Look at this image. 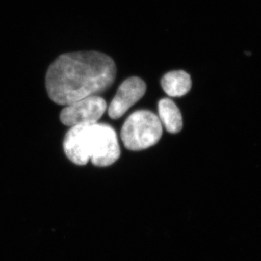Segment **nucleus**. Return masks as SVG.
<instances>
[{
  "label": "nucleus",
  "instance_id": "obj_3",
  "mask_svg": "<svg viewBox=\"0 0 261 261\" xmlns=\"http://www.w3.org/2000/svg\"><path fill=\"white\" fill-rule=\"evenodd\" d=\"M162 135V123L159 117L145 110L130 115L121 132L124 147L132 151L143 150L156 145Z\"/></svg>",
  "mask_w": 261,
  "mask_h": 261
},
{
  "label": "nucleus",
  "instance_id": "obj_2",
  "mask_svg": "<svg viewBox=\"0 0 261 261\" xmlns=\"http://www.w3.org/2000/svg\"><path fill=\"white\" fill-rule=\"evenodd\" d=\"M63 149L72 163L84 166L89 161L97 167H107L121 155L116 130L106 123H85L70 127Z\"/></svg>",
  "mask_w": 261,
  "mask_h": 261
},
{
  "label": "nucleus",
  "instance_id": "obj_1",
  "mask_svg": "<svg viewBox=\"0 0 261 261\" xmlns=\"http://www.w3.org/2000/svg\"><path fill=\"white\" fill-rule=\"evenodd\" d=\"M116 72L114 61L104 53H65L48 68L46 89L53 102L67 106L107 91L114 83Z\"/></svg>",
  "mask_w": 261,
  "mask_h": 261
},
{
  "label": "nucleus",
  "instance_id": "obj_7",
  "mask_svg": "<svg viewBox=\"0 0 261 261\" xmlns=\"http://www.w3.org/2000/svg\"><path fill=\"white\" fill-rule=\"evenodd\" d=\"M159 118L167 132L177 134L183 128L181 113L171 99L165 98L159 102Z\"/></svg>",
  "mask_w": 261,
  "mask_h": 261
},
{
  "label": "nucleus",
  "instance_id": "obj_5",
  "mask_svg": "<svg viewBox=\"0 0 261 261\" xmlns=\"http://www.w3.org/2000/svg\"><path fill=\"white\" fill-rule=\"evenodd\" d=\"M145 82L140 77L127 79L120 85L116 96L108 108V115L112 119L123 116L134 105L139 102L145 94Z\"/></svg>",
  "mask_w": 261,
  "mask_h": 261
},
{
  "label": "nucleus",
  "instance_id": "obj_6",
  "mask_svg": "<svg viewBox=\"0 0 261 261\" xmlns=\"http://www.w3.org/2000/svg\"><path fill=\"white\" fill-rule=\"evenodd\" d=\"M161 86L170 97H182L192 88L191 77L185 70H173L163 75Z\"/></svg>",
  "mask_w": 261,
  "mask_h": 261
},
{
  "label": "nucleus",
  "instance_id": "obj_4",
  "mask_svg": "<svg viewBox=\"0 0 261 261\" xmlns=\"http://www.w3.org/2000/svg\"><path fill=\"white\" fill-rule=\"evenodd\" d=\"M107 109V103L99 95L84 98L65 106L60 115L65 126L72 127L97 123Z\"/></svg>",
  "mask_w": 261,
  "mask_h": 261
}]
</instances>
